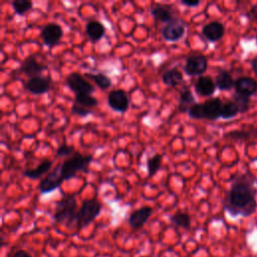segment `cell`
<instances>
[{
    "instance_id": "cell-19",
    "label": "cell",
    "mask_w": 257,
    "mask_h": 257,
    "mask_svg": "<svg viewBox=\"0 0 257 257\" xmlns=\"http://www.w3.org/2000/svg\"><path fill=\"white\" fill-rule=\"evenodd\" d=\"M85 33L92 42H96L104 36L105 27L97 20H89L85 24Z\"/></svg>"
},
{
    "instance_id": "cell-23",
    "label": "cell",
    "mask_w": 257,
    "mask_h": 257,
    "mask_svg": "<svg viewBox=\"0 0 257 257\" xmlns=\"http://www.w3.org/2000/svg\"><path fill=\"white\" fill-rule=\"evenodd\" d=\"M215 83H216V87L219 88L220 90H229L232 87H234L235 80L233 79L232 75L228 71L222 70L217 74L215 78Z\"/></svg>"
},
{
    "instance_id": "cell-31",
    "label": "cell",
    "mask_w": 257,
    "mask_h": 257,
    "mask_svg": "<svg viewBox=\"0 0 257 257\" xmlns=\"http://www.w3.org/2000/svg\"><path fill=\"white\" fill-rule=\"evenodd\" d=\"M255 131H256L255 128H253L252 131H245V130L232 131V132H229L228 134H226V138H229L234 141H247V140L251 139L252 137H254L253 132H255Z\"/></svg>"
},
{
    "instance_id": "cell-30",
    "label": "cell",
    "mask_w": 257,
    "mask_h": 257,
    "mask_svg": "<svg viewBox=\"0 0 257 257\" xmlns=\"http://www.w3.org/2000/svg\"><path fill=\"white\" fill-rule=\"evenodd\" d=\"M11 5L14 12L18 15H23L32 8V2L28 0H13Z\"/></svg>"
},
{
    "instance_id": "cell-39",
    "label": "cell",
    "mask_w": 257,
    "mask_h": 257,
    "mask_svg": "<svg viewBox=\"0 0 257 257\" xmlns=\"http://www.w3.org/2000/svg\"><path fill=\"white\" fill-rule=\"evenodd\" d=\"M141 257H150V256H141Z\"/></svg>"
},
{
    "instance_id": "cell-36",
    "label": "cell",
    "mask_w": 257,
    "mask_h": 257,
    "mask_svg": "<svg viewBox=\"0 0 257 257\" xmlns=\"http://www.w3.org/2000/svg\"><path fill=\"white\" fill-rule=\"evenodd\" d=\"M9 257H31L29 253H27L24 250H17L16 252H14L12 255H10Z\"/></svg>"
},
{
    "instance_id": "cell-2",
    "label": "cell",
    "mask_w": 257,
    "mask_h": 257,
    "mask_svg": "<svg viewBox=\"0 0 257 257\" xmlns=\"http://www.w3.org/2000/svg\"><path fill=\"white\" fill-rule=\"evenodd\" d=\"M75 195L66 194L56 203L53 219L56 223L70 227L73 223L76 224L77 219Z\"/></svg>"
},
{
    "instance_id": "cell-17",
    "label": "cell",
    "mask_w": 257,
    "mask_h": 257,
    "mask_svg": "<svg viewBox=\"0 0 257 257\" xmlns=\"http://www.w3.org/2000/svg\"><path fill=\"white\" fill-rule=\"evenodd\" d=\"M216 90L215 80L209 75L199 76L195 82V91L201 96H211Z\"/></svg>"
},
{
    "instance_id": "cell-22",
    "label": "cell",
    "mask_w": 257,
    "mask_h": 257,
    "mask_svg": "<svg viewBox=\"0 0 257 257\" xmlns=\"http://www.w3.org/2000/svg\"><path fill=\"white\" fill-rule=\"evenodd\" d=\"M196 103L195 97L189 88H183L180 92V99L178 104V110L180 112H188L189 108Z\"/></svg>"
},
{
    "instance_id": "cell-10",
    "label": "cell",
    "mask_w": 257,
    "mask_h": 257,
    "mask_svg": "<svg viewBox=\"0 0 257 257\" xmlns=\"http://www.w3.org/2000/svg\"><path fill=\"white\" fill-rule=\"evenodd\" d=\"M24 88L32 94L39 95L47 92L51 87V79L48 76H34L23 83Z\"/></svg>"
},
{
    "instance_id": "cell-9",
    "label": "cell",
    "mask_w": 257,
    "mask_h": 257,
    "mask_svg": "<svg viewBox=\"0 0 257 257\" xmlns=\"http://www.w3.org/2000/svg\"><path fill=\"white\" fill-rule=\"evenodd\" d=\"M64 180L60 175V164L49 172L39 183V192L41 195L49 194L54 190L58 189Z\"/></svg>"
},
{
    "instance_id": "cell-13",
    "label": "cell",
    "mask_w": 257,
    "mask_h": 257,
    "mask_svg": "<svg viewBox=\"0 0 257 257\" xmlns=\"http://www.w3.org/2000/svg\"><path fill=\"white\" fill-rule=\"evenodd\" d=\"M225 33V27L220 21H211L205 24L202 28L203 36L210 42L220 40Z\"/></svg>"
},
{
    "instance_id": "cell-35",
    "label": "cell",
    "mask_w": 257,
    "mask_h": 257,
    "mask_svg": "<svg viewBox=\"0 0 257 257\" xmlns=\"http://www.w3.org/2000/svg\"><path fill=\"white\" fill-rule=\"evenodd\" d=\"M247 17L250 18L253 21H257V8L256 7H252L249 12L247 13Z\"/></svg>"
},
{
    "instance_id": "cell-34",
    "label": "cell",
    "mask_w": 257,
    "mask_h": 257,
    "mask_svg": "<svg viewBox=\"0 0 257 257\" xmlns=\"http://www.w3.org/2000/svg\"><path fill=\"white\" fill-rule=\"evenodd\" d=\"M74 152V148L71 146H67V145H61L58 147V149L56 150L55 156L57 158H62V157H66V156H70L72 155V153Z\"/></svg>"
},
{
    "instance_id": "cell-33",
    "label": "cell",
    "mask_w": 257,
    "mask_h": 257,
    "mask_svg": "<svg viewBox=\"0 0 257 257\" xmlns=\"http://www.w3.org/2000/svg\"><path fill=\"white\" fill-rule=\"evenodd\" d=\"M92 111L87 108V107H84L82 105H79L77 103H73L72 106H71V113L72 114H76V115H80V116H86L88 114H90Z\"/></svg>"
},
{
    "instance_id": "cell-3",
    "label": "cell",
    "mask_w": 257,
    "mask_h": 257,
    "mask_svg": "<svg viewBox=\"0 0 257 257\" xmlns=\"http://www.w3.org/2000/svg\"><path fill=\"white\" fill-rule=\"evenodd\" d=\"M91 155H81L75 152L71 157L60 164V175L64 181L75 177L77 172H87L88 166L92 162Z\"/></svg>"
},
{
    "instance_id": "cell-7",
    "label": "cell",
    "mask_w": 257,
    "mask_h": 257,
    "mask_svg": "<svg viewBox=\"0 0 257 257\" xmlns=\"http://www.w3.org/2000/svg\"><path fill=\"white\" fill-rule=\"evenodd\" d=\"M63 35L62 28L57 23H47L40 30V37L43 43L49 48L57 45Z\"/></svg>"
},
{
    "instance_id": "cell-14",
    "label": "cell",
    "mask_w": 257,
    "mask_h": 257,
    "mask_svg": "<svg viewBox=\"0 0 257 257\" xmlns=\"http://www.w3.org/2000/svg\"><path fill=\"white\" fill-rule=\"evenodd\" d=\"M153 213V209L149 206L141 207L140 209L135 210L128 217V224L133 229L142 228Z\"/></svg>"
},
{
    "instance_id": "cell-27",
    "label": "cell",
    "mask_w": 257,
    "mask_h": 257,
    "mask_svg": "<svg viewBox=\"0 0 257 257\" xmlns=\"http://www.w3.org/2000/svg\"><path fill=\"white\" fill-rule=\"evenodd\" d=\"M162 158L163 156L160 154H156L152 157H150L147 161V169H148V176L149 178H152L160 169L162 164Z\"/></svg>"
},
{
    "instance_id": "cell-20",
    "label": "cell",
    "mask_w": 257,
    "mask_h": 257,
    "mask_svg": "<svg viewBox=\"0 0 257 257\" xmlns=\"http://www.w3.org/2000/svg\"><path fill=\"white\" fill-rule=\"evenodd\" d=\"M162 80L167 86L176 87L183 80V72L178 67H172L163 73Z\"/></svg>"
},
{
    "instance_id": "cell-21",
    "label": "cell",
    "mask_w": 257,
    "mask_h": 257,
    "mask_svg": "<svg viewBox=\"0 0 257 257\" xmlns=\"http://www.w3.org/2000/svg\"><path fill=\"white\" fill-rule=\"evenodd\" d=\"M53 162L50 160H44L40 164H38L34 169H28L23 172V175L30 179H38L46 174L52 167Z\"/></svg>"
},
{
    "instance_id": "cell-5",
    "label": "cell",
    "mask_w": 257,
    "mask_h": 257,
    "mask_svg": "<svg viewBox=\"0 0 257 257\" xmlns=\"http://www.w3.org/2000/svg\"><path fill=\"white\" fill-rule=\"evenodd\" d=\"M186 31V22L179 17H175L162 28V36L165 40L176 42L183 38Z\"/></svg>"
},
{
    "instance_id": "cell-16",
    "label": "cell",
    "mask_w": 257,
    "mask_h": 257,
    "mask_svg": "<svg viewBox=\"0 0 257 257\" xmlns=\"http://www.w3.org/2000/svg\"><path fill=\"white\" fill-rule=\"evenodd\" d=\"M223 102L219 97H212L203 102L205 119L216 120L221 117V108Z\"/></svg>"
},
{
    "instance_id": "cell-6",
    "label": "cell",
    "mask_w": 257,
    "mask_h": 257,
    "mask_svg": "<svg viewBox=\"0 0 257 257\" xmlns=\"http://www.w3.org/2000/svg\"><path fill=\"white\" fill-rule=\"evenodd\" d=\"M208 68V61L206 56L202 54H191L186 58L184 71L190 76H202Z\"/></svg>"
},
{
    "instance_id": "cell-4",
    "label": "cell",
    "mask_w": 257,
    "mask_h": 257,
    "mask_svg": "<svg viewBox=\"0 0 257 257\" xmlns=\"http://www.w3.org/2000/svg\"><path fill=\"white\" fill-rule=\"evenodd\" d=\"M101 204L96 198L84 200L78 209L76 226L78 229H82L90 224L100 213Z\"/></svg>"
},
{
    "instance_id": "cell-18",
    "label": "cell",
    "mask_w": 257,
    "mask_h": 257,
    "mask_svg": "<svg viewBox=\"0 0 257 257\" xmlns=\"http://www.w3.org/2000/svg\"><path fill=\"white\" fill-rule=\"evenodd\" d=\"M151 14L156 20L166 23V24L175 18L171 6L163 5V4L152 5L151 6Z\"/></svg>"
},
{
    "instance_id": "cell-24",
    "label": "cell",
    "mask_w": 257,
    "mask_h": 257,
    "mask_svg": "<svg viewBox=\"0 0 257 257\" xmlns=\"http://www.w3.org/2000/svg\"><path fill=\"white\" fill-rule=\"evenodd\" d=\"M170 221L175 226L185 228V229H188L191 226V217H190V215L188 213L182 212V211H178V212L174 213L170 217Z\"/></svg>"
},
{
    "instance_id": "cell-37",
    "label": "cell",
    "mask_w": 257,
    "mask_h": 257,
    "mask_svg": "<svg viewBox=\"0 0 257 257\" xmlns=\"http://www.w3.org/2000/svg\"><path fill=\"white\" fill-rule=\"evenodd\" d=\"M181 3L183 5H186L188 7H197L200 4L199 0H195V1H188V0H182Z\"/></svg>"
},
{
    "instance_id": "cell-40",
    "label": "cell",
    "mask_w": 257,
    "mask_h": 257,
    "mask_svg": "<svg viewBox=\"0 0 257 257\" xmlns=\"http://www.w3.org/2000/svg\"><path fill=\"white\" fill-rule=\"evenodd\" d=\"M256 42H257V36H256Z\"/></svg>"
},
{
    "instance_id": "cell-8",
    "label": "cell",
    "mask_w": 257,
    "mask_h": 257,
    "mask_svg": "<svg viewBox=\"0 0 257 257\" xmlns=\"http://www.w3.org/2000/svg\"><path fill=\"white\" fill-rule=\"evenodd\" d=\"M65 83L75 94H90L94 90L91 83L78 72L69 73L65 78Z\"/></svg>"
},
{
    "instance_id": "cell-29",
    "label": "cell",
    "mask_w": 257,
    "mask_h": 257,
    "mask_svg": "<svg viewBox=\"0 0 257 257\" xmlns=\"http://www.w3.org/2000/svg\"><path fill=\"white\" fill-rule=\"evenodd\" d=\"M233 101L237 104L240 113H244L248 111L250 107V96L240 94V93H235L233 95Z\"/></svg>"
},
{
    "instance_id": "cell-32",
    "label": "cell",
    "mask_w": 257,
    "mask_h": 257,
    "mask_svg": "<svg viewBox=\"0 0 257 257\" xmlns=\"http://www.w3.org/2000/svg\"><path fill=\"white\" fill-rule=\"evenodd\" d=\"M188 115L194 119H205L203 103L196 102L188 110Z\"/></svg>"
},
{
    "instance_id": "cell-15",
    "label": "cell",
    "mask_w": 257,
    "mask_h": 257,
    "mask_svg": "<svg viewBox=\"0 0 257 257\" xmlns=\"http://www.w3.org/2000/svg\"><path fill=\"white\" fill-rule=\"evenodd\" d=\"M234 88L236 93L250 96L257 91V81L250 76H241L235 80Z\"/></svg>"
},
{
    "instance_id": "cell-11",
    "label": "cell",
    "mask_w": 257,
    "mask_h": 257,
    "mask_svg": "<svg viewBox=\"0 0 257 257\" xmlns=\"http://www.w3.org/2000/svg\"><path fill=\"white\" fill-rule=\"evenodd\" d=\"M107 103L112 110L123 113L130 106V98L125 91L113 89L107 95Z\"/></svg>"
},
{
    "instance_id": "cell-26",
    "label": "cell",
    "mask_w": 257,
    "mask_h": 257,
    "mask_svg": "<svg viewBox=\"0 0 257 257\" xmlns=\"http://www.w3.org/2000/svg\"><path fill=\"white\" fill-rule=\"evenodd\" d=\"M86 77L90 78L91 80H93L95 82V84L101 88V89H106L108 87L111 86V79L103 74V73H90V72H86L84 74Z\"/></svg>"
},
{
    "instance_id": "cell-25",
    "label": "cell",
    "mask_w": 257,
    "mask_h": 257,
    "mask_svg": "<svg viewBox=\"0 0 257 257\" xmlns=\"http://www.w3.org/2000/svg\"><path fill=\"white\" fill-rule=\"evenodd\" d=\"M240 113L237 104L233 100H227L223 102L221 108V117L223 119H230Z\"/></svg>"
},
{
    "instance_id": "cell-28",
    "label": "cell",
    "mask_w": 257,
    "mask_h": 257,
    "mask_svg": "<svg viewBox=\"0 0 257 257\" xmlns=\"http://www.w3.org/2000/svg\"><path fill=\"white\" fill-rule=\"evenodd\" d=\"M74 102L79 105L89 108V107H93L97 104V99L95 97L91 96L90 94L82 93V94H75Z\"/></svg>"
},
{
    "instance_id": "cell-38",
    "label": "cell",
    "mask_w": 257,
    "mask_h": 257,
    "mask_svg": "<svg viewBox=\"0 0 257 257\" xmlns=\"http://www.w3.org/2000/svg\"><path fill=\"white\" fill-rule=\"evenodd\" d=\"M251 65H252L253 71H254L255 74L257 75V56L253 58V60H252V62H251Z\"/></svg>"
},
{
    "instance_id": "cell-12",
    "label": "cell",
    "mask_w": 257,
    "mask_h": 257,
    "mask_svg": "<svg viewBox=\"0 0 257 257\" xmlns=\"http://www.w3.org/2000/svg\"><path fill=\"white\" fill-rule=\"evenodd\" d=\"M45 69H47L46 65H43L41 63H39L34 55H29L27 56L23 62L20 65L19 70L24 73L25 75H27L29 78L34 77V76H38L40 75V73L42 71H44Z\"/></svg>"
},
{
    "instance_id": "cell-1",
    "label": "cell",
    "mask_w": 257,
    "mask_h": 257,
    "mask_svg": "<svg viewBox=\"0 0 257 257\" xmlns=\"http://www.w3.org/2000/svg\"><path fill=\"white\" fill-rule=\"evenodd\" d=\"M257 187L248 173H240L231 179V185L223 201L224 209L232 216L249 217L257 209Z\"/></svg>"
}]
</instances>
